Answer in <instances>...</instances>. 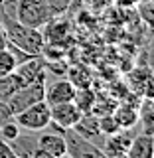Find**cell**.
Returning a JSON list of instances; mask_svg holds the SVG:
<instances>
[{
  "label": "cell",
  "instance_id": "277c9868",
  "mask_svg": "<svg viewBox=\"0 0 154 158\" xmlns=\"http://www.w3.org/2000/svg\"><path fill=\"white\" fill-rule=\"evenodd\" d=\"M14 121L18 123L20 128H24V131H46L48 125L52 123V117H49V105L46 101H40L36 105L24 109V111H20L14 115Z\"/></svg>",
  "mask_w": 154,
  "mask_h": 158
},
{
  "label": "cell",
  "instance_id": "e0dca14e",
  "mask_svg": "<svg viewBox=\"0 0 154 158\" xmlns=\"http://www.w3.org/2000/svg\"><path fill=\"white\" fill-rule=\"evenodd\" d=\"M73 103L79 107L81 113H91V109L95 107V93H93L89 87H77Z\"/></svg>",
  "mask_w": 154,
  "mask_h": 158
},
{
  "label": "cell",
  "instance_id": "8992f818",
  "mask_svg": "<svg viewBox=\"0 0 154 158\" xmlns=\"http://www.w3.org/2000/svg\"><path fill=\"white\" fill-rule=\"evenodd\" d=\"M135 135H136L135 128H121V131L105 136V142H103L101 150L105 152L107 158H125Z\"/></svg>",
  "mask_w": 154,
  "mask_h": 158
},
{
  "label": "cell",
  "instance_id": "4fadbf2b",
  "mask_svg": "<svg viewBox=\"0 0 154 158\" xmlns=\"http://www.w3.org/2000/svg\"><path fill=\"white\" fill-rule=\"evenodd\" d=\"M38 135L40 132H36V131H24V132L20 131L18 136L10 142L14 154L20 156V158H30L32 152L38 148Z\"/></svg>",
  "mask_w": 154,
  "mask_h": 158
},
{
  "label": "cell",
  "instance_id": "44dd1931",
  "mask_svg": "<svg viewBox=\"0 0 154 158\" xmlns=\"http://www.w3.org/2000/svg\"><path fill=\"white\" fill-rule=\"evenodd\" d=\"M20 131H22V128L18 127V123L14 121V117H12L10 121H6V123H2V125H0V138H4L6 142H12L14 138L18 136Z\"/></svg>",
  "mask_w": 154,
  "mask_h": 158
},
{
  "label": "cell",
  "instance_id": "8fae6325",
  "mask_svg": "<svg viewBox=\"0 0 154 158\" xmlns=\"http://www.w3.org/2000/svg\"><path fill=\"white\" fill-rule=\"evenodd\" d=\"M38 148L49 152V154L57 156V158H65V152H67V146H65V136L61 132H56V131H40L38 135Z\"/></svg>",
  "mask_w": 154,
  "mask_h": 158
},
{
  "label": "cell",
  "instance_id": "7402d4cb",
  "mask_svg": "<svg viewBox=\"0 0 154 158\" xmlns=\"http://www.w3.org/2000/svg\"><path fill=\"white\" fill-rule=\"evenodd\" d=\"M109 2L111 0H85V6L89 10H93V12H101V10H105L109 6Z\"/></svg>",
  "mask_w": 154,
  "mask_h": 158
},
{
  "label": "cell",
  "instance_id": "9a60e30c",
  "mask_svg": "<svg viewBox=\"0 0 154 158\" xmlns=\"http://www.w3.org/2000/svg\"><path fill=\"white\" fill-rule=\"evenodd\" d=\"M113 117H115L119 128H135L138 123V105H125L117 107L113 111Z\"/></svg>",
  "mask_w": 154,
  "mask_h": 158
},
{
  "label": "cell",
  "instance_id": "4316f807",
  "mask_svg": "<svg viewBox=\"0 0 154 158\" xmlns=\"http://www.w3.org/2000/svg\"><path fill=\"white\" fill-rule=\"evenodd\" d=\"M12 158H20V156H12Z\"/></svg>",
  "mask_w": 154,
  "mask_h": 158
},
{
  "label": "cell",
  "instance_id": "7c38bea8",
  "mask_svg": "<svg viewBox=\"0 0 154 158\" xmlns=\"http://www.w3.org/2000/svg\"><path fill=\"white\" fill-rule=\"evenodd\" d=\"M125 158H154V138L152 135L136 132L131 140Z\"/></svg>",
  "mask_w": 154,
  "mask_h": 158
},
{
  "label": "cell",
  "instance_id": "d6986e66",
  "mask_svg": "<svg viewBox=\"0 0 154 158\" xmlns=\"http://www.w3.org/2000/svg\"><path fill=\"white\" fill-rule=\"evenodd\" d=\"M48 10H49V16L56 18V16H65V12L73 6V0H46Z\"/></svg>",
  "mask_w": 154,
  "mask_h": 158
},
{
  "label": "cell",
  "instance_id": "ffe728a7",
  "mask_svg": "<svg viewBox=\"0 0 154 158\" xmlns=\"http://www.w3.org/2000/svg\"><path fill=\"white\" fill-rule=\"evenodd\" d=\"M97 123H99V128H101V132L105 136L109 135H113V132H117V131H121L117 125V121H115V117H113V113H107V115H99L97 117Z\"/></svg>",
  "mask_w": 154,
  "mask_h": 158
},
{
  "label": "cell",
  "instance_id": "ac0fdd59",
  "mask_svg": "<svg viewBox=\"0 0 154 158\" xmlns=\"http://www.w3.org/2000/svg\"><path fill=\"white\" fill-rule=\"evenodd\" d=\"M16 65H18V61H16V57H14V53L10 52L8 48L0 49V75L12 73L14 69H16Z\"/></svg>",
  "mask_w": 154,
  "mask_h": 158
},
{
  "label": "cell",
  "instance_id": "d4e9b609",
  "mask_svg": "<svg viewBox=\"0 0 154 158\" xmlns=\"http://www.w3.org/2000/svg\"><path fill=\"white\" fill-rule=\"evenodd\" d=\"M30 158H57V156L49 154V152H46V150H42V148H36V150L32 152V156H30Z\"/></svg>",
  "mask_w": 154,
  "mask_h": 158
},
{
  "label": "cell",
  "instance_id": "5b68a950",
  "mask_svg": "<svg viewBox=\"0 0 154 158\" xmlns=\"http://www.w3.org/2000/svg\"><path fill=\"white\" fill-rule=\"evenodd\" d=\"M63 136H65V146H67L65 152L67 158H107L105 152L101 150V146L93 144L91 140L77 135L73 128L65 131Z\"/></svg>",
  "mask_w": 154,
  "mask_h": 158
},
{
  "label": "cell",
  "instance_id": "5bb4252c",
  "mask_svg": "<svg viewBox=\"0 0 154 158\" xmlns=\"http://www.w3.org/2000/svg\"><path fill=\"white\" fill-rule=\"evenodd\" d=\"M138 127L140 132L144 135H152V127H154V105H152V97H142L138 101Z\"/></svg>",
  "mask_w": 154,
  "mask_h": 158
},
{
  "label": "cell",
  "instance_id": "6da1fadb",
  "mask_svg": "<svg viewBox=\"0 0 154 158\" xmlns=\"http://www.w3.org/2000/svg\"><path fill=\"white\" fill-rule=\"evenodd\" d=\"M0 26L4 28L8 44H12L14 48L22 49L30 56H42V49L46 46L42 30L28 28L24 24H20L18 20H8V22H2Z\"/></svg>",
  "mask_w": 154,
  "mask_h": 158
},
{
  "label": "cell",
  "instance_id": "ba28073f",
  "mask_svg": "<svg viewBox=\"0 0 154 158\" xmlns=\"http://www.w3.org/2000/svg\"><path fill=\"white\" fill-rule=\"evenodd\" d=\"M75 91H77L75 83H71L69 79H56L52 85H46V103L52 107L57 103L73 101Z\"/></svg>",
  "mask_w": 154,
  "mask_h": 158
},
{
  "label": "cell",
  "instance_id": "30bf717a",
  "mask_svg": "<svg viewBox=\"0 0 154 158\" xmlns=\"http://www.w3.org/2000/svg\"><path fill=\"white\" fill-rule=\"evenodd\" d=\"M14 73L22 79L24 85L36 81L40 77H46V59L42 56H32L30 59H26V61L18 63L16 69H14Z\"/></svg>",
  "mask_w": 154,
  "mask_h": 158
},
{
  "label": "cell",
  "instance_id": "83f0119b",
  "mask_svg": "<svg viewBox=\"0 0 154 158\" xmlns=\"http://www.w3.org/2000/svg\"><path fill=\"white\" fill-rule=\"evenodd\" d=\"M65 158H67V156H65Z\"/></svg>",
  "mask_w": 154,
  "mask_h": 158
},
{
  "label": "cell",
  "instance_id": "603a6c76",
  "mask_svg": "<svg viewBox=\"0 0 154 158\" xmlns=\"http://www.w3.org/2000/svg\"><path fill=\"white\" fill-rule=\"evenodd\" d=\"M14 115H12V111H10V107H8V103L6 101H0V125L2 123H6L10 121Z\"/></svg>",
  "mask_w": 154,
  "mask_h": 158
},
{
  "label": "cell",
  "instance_id": "3957f363",
  "mask_svg": "<svg viewBox=\"0 0 154 158\" xmlns=\"http://www.w3.org/2000/svg\"><path fill=\"white\" fill-rule=\"evenodd\" d=\"M49 10L46 0H18L16 20L28 28L42 30L49 22Z\"/></svg>",
  "mask_w": 154,
  "mask_h": 158
},
{
  "label": "cell",
  "instance_id": "484cf974",
  "mask_svg": "<svg viewBox=\"0 0 154 158\" xmlns=\"http://www.w3.org/2000/svg\"><path fill=\"white\" fill-rule=\"evenodd\" d=\"M6 44H8V40H6V34H4V28L0 26V49H2V48H6Z\"/></svg>",
  "mask_w": 154,
  "mask_h": 158
},
{
  "label": "cell",
  "instance_id": "7a4b0ae2",
  "mask_svg": "<svg viewBox=\"0 0 154 158\" xmlns=\"http://www.w3.org/2000/svg\"><path fill=\"white\" fill-rule=\"evenodd\" d=\"M40 101H46V77H40L32 83H26L8 99V107L12 115L24 111V109L36 105Z\"/></svg>",
  "mask_w": 154,
  "mask_h": 158
},
{
  "label": "cell",
  "instance_id": "52a82bcc",
  "mask_svg": "<svg viewBox=\"0 0 154 158\" xmlns=\"http://www.w3.org/2000/svg\"><path fill=\"white\" fill-rule=\"evenodd\" d=\"M83 113L79 111V107L73 101L67 103H57V105L49 107V117H52V125H56L63 131H69L77 125V121L81 118Z\"/></svg>",
  "mask_w": 154,
  "mask_h": 158
},
{
  "label": "cell",
  "instance_id": "cb8c5ba5",
  "mask_svg": "<svg viewBox=\"0 0 154 158\" xmlns=\"http://www.w3.org/2000/svg\"><path fill=\"white\" fill-rule=\"evenodd\" d=\"M12 156H16V154H14L10 142H6L4 138H0V158H12Z\"/></svg>",
  "mask_w": 154,
  "mask_h": 158
},
{
  "label": "cell",
  "instance_id": "9c48e42d",
  "mask_svg": "<svg viewBox=\"0 0 154 158\" xmlns=\"http://www.w3.org/2000/svg\"><path fill=\"white\" fill-rule=\"evenodd\" d=\"M73 131H75L77 135H81L83 138L91 140L93 144H97V146H103V142H105V135H103L101 128H99L95 113H83L81 118L77 121V125L73 127Z\"/></svg>",
  "mask_w": 154,
  "mask_h": 158
},
{
  "label": "cell",
  "instance_id": "2e32d148",
  "mask_svg": "<svg viewBox=\"0 0 154 158\" xmlns=\"http://www.w3.org/2000/svg\"><path fill=\"white\" fill-rule=\"evenodd\" d=\"M22 79H20L16 73H8V75H0V101H6L22 87Z\"/></svg>",
  "mask_w": 154,
  "mask_h": 158
}]
</instances>
